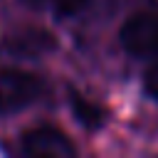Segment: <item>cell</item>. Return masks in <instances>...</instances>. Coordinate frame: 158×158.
<instances>
[{
    "mask_svg": "<svg viewBox=\"0 0 158 158\" xmlns=\"http://www.w3.org/2000/svg\"><path fill=\"white\" fill-rule=\"evenodd\" d=\"M118 42L133 59H158V10L131 12L118 30Z\"/></svg>",
    "mask_w": 158,
    "mask_h": 158,
    "instance_id": "1",
    "label": "cell"
},
{
    "mask_svg": "<svg viewBox=\"0 0 158 158\" xmlns=\"http://www.w3.org/2000/svg\"><path fill=\"white\" fill-rule=\"evenodd\" d=\"M44 91V84L37 74L0 67V114H15L32 106Z\"/></svg>",
    "mask_w": 158,
    "mask_h": 158,
    "instance_id": "2",
    "label": "cell"
},
{
    "mask_svg": "<svg viewBox=\"0 0 158 158\" xmlns=\"http://www.w3.org/2000/svg\"><path fill=\"white\" fill-rule=\"evenodd\" d=\"M20 151L32 158H74L77 148L69 136L54 126H37L22 133Z\"/></svg>",
    "mask_w": 158,
    "mask_h": 158,
    "instance_id": "3",
    "label": "cell"
},
{
    "mask_svg": "<svg viewBox=\"0 0 158 158\" xmlns=\"http://www.w3.org/2000/svg\"><path fill=\"white\" fill-rule=\"evenodd\" d=\"M57 47V40L52 32L42 27H22L7 37H2L0 49L12 57H42Z\"/></svg>",
    "mask_w": 158,
    "mask_h": 158,
    "instance_id": "4",
    "label": "cell"
},
{
    "mask_svg": "<svg viewBox=\"0 0 158 158\" xmlns=\"http://www.w3.org/2000/svg\"><path fill=\"white\" fill-rule=\"evenodd\" d=\"M69 106H72V111H74V116H77V121L81 126H86V128L104 126V118H106L104 109L99 104L89 101L86 96H81L79 91H69Z\"/></svg>",
    "mask_w": 158,
    "mask_h": 158,
    "instance_id": "5",
    "label": "cell"
},
{
    "mask_svg": "<svg viewBox=\"0 0 158 158\" xmlns=\"http://www.w3.org/2000/svg\"><path fill=\"white\" fill-rule=\"evenodd\" d=\"M22 2L35 10H52L59 17H72L89 5V0H22Z\"/></svg>",
    "mask_w": 158,
    "mask_h": 158,
    "instance_id": "6",
    "label": "cell"
},
{
    "mask_svg": "<svg viewBox=\"0 0 158 158\" xmlns=\"http://www.w3.org/2000/svg\"><path fill=\"white\" fill-rule=\"evenodd\" d=\"M143 86H146V94L151 99L158 101V59L146 69V77H143Z\"/></svg>",
    "mask_w": 158,
    "mask_h": 158,
    "instance_id": "7",
    "label": "cell"
}]
</instances>
